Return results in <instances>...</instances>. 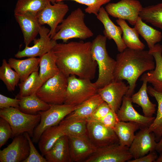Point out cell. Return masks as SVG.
<instances>
[{
	"label": "cell",
	"mask_w": 162,
	"mask_h": 162,
	"mask_svg": "<svg viewBox=\"0 0 162 162\" xmlns=\"http://www.w3.org/2000/svg\"><path fill=\"white\" fill-rule=\"evenodd\" d=\"M155 150L159 153L162 152V136L159 141L157 142Z\"/></svg>",
	"instance_id": "obj_45"
},
{
	"label": "cell",
	"mask_w": 162,
	"mask_h": 162,
	"mask_svg": "<svg viewBox=\"0 0 162 162\" xmlns=\"http://www.w3.org/2000/svg\"><path fill=\"white\" fill-rule=\"evenodd\" d=\"M88 121L83 119H73L65 118L59 124L62 128L65 135L81 136L87 135Z\"/></svg>",
	"instance_id": "obj_33"
},
{
	"label": "cell",
	"mask_w": 162,
	"mask_h": 162,
	"mask_svg": "<svg viewBox=\"0 0 162 162\" xmlns=\"http://www.w3.org/2000/svg\"><path fill=\"white\" fill-rule=\"evenodd\" d=\"M85 14L80 8L73 11L57 27L52 39L62 40L67 43L72 38L85 40L93 35L92 31L86 25Z\"/></svg>",
	"instance_id": "obj_4"
},
{
	"label": "cell",
	"mask_w": 162,
	"mask_h": 162,
	"mask_svg": "<svg viewBox=\"0 0 162 162\" xmlns=\"http://www.w3.org/2000/svg\"><path fill=\"white\" fill-rule=\"evenodd\" d=\"M105 126L113 129L120 121L117 113L111 110L104 117L98 121Z\"/></svg>",
	"instance_id": "obj_42"
},
{
	"label": "cell",
	"mask_w": 162,
	"mask_h": 162,
	"mask_svg": "<svg viewBox=\"0 0 162 162\" xmlns=\"http://www.w3.org/2000/svg\"><path fill=\"white\" fill-rule=\"evenodd\" d=\"M64 135L63 129L59 124L46 129L41 134L38 141V148L41 155L44 156L56 142Z\"/></svg>",
	"instance_id": "obj_28"
},
{
	"label": "cell",
	"mask_w": 162,
	"mask_h": 162,
	"mask_svg": "<svg viewBox=\"0 0 162 162\" xmlns=\"http://www.w3.org/2000/svg\"><path fill=\"white\" fill-rule=\"evenodd\" d=\"M132 103L130 97L126 95L124 96L122 105L117 113L120 121L137 123L141 128L149 127L155 117H148L140 114L134 108Z\"/></svg>",
	"instance_id": "obj_18"
},
{
	"label": "cell",
	"mask_w": 162,
	"mask_h": 162,
	"mask_svg": "<svg viewBox=\"0 0 162 162\" xmlns=\"http://www.w3.org/2000/svg\"><path fill=\"white\" fill-rule=\"evenodd\" d=\"M50 105V107L47 110L38 112L40 116V120L34 131L32 140L33 142H38L40 136L46 129L58 125L67 115L74 111L78 106L65 104Z\"/></svg>",
	"instance_id": "obj_8"
},
{
	"label": "cell",
	"mask_w": 162,
	"mask_h": 162,
	"mask_svg": "<svg viewBox=\"0 0 162 162\" xmlns=\"http://www.w3.org/2000/svg\"><path fill=\"white\" fill-rule=\"evenodd\" d=\"M141 80L143 82L142 86L137 92L131 96V99L132 103L141 107L144 116L152 117L155 112L156 105L150 101L148 95L146 73L142 76Z\"/></svg>",
	"instance_id": "obj_23"
},
{
	"label": "cell",
	"mask_w": 162,
	"mask_h": 162,
	"mask_svg": "<svg viewBox=\"0 0 162 162\" xmlns=\"http://www.w3.org/2000/svg\"><path fill=\"white\" fill-rule=\"evenodd\" d=\"M106 38L97 35L92 42V52L99 69L98 77L95 82L98 88L113 81V73L116 61L109 55L106 49Z\"/></svg>",
	"instance_id": "obj_3"
},
{
	"label": "cell",
	"mask_w": 162,
	"mask_h": 162,
	"mask_svg": "<svg viewBox=\"0 0 162 162\" xmlns=\"http://www.w3.org/2000/svg\"><path fill=\"white\" fill-rule=\"evenodd\" d=\"M148 127L143 128L135 135L129 148L133 158L137 159L155 150L157 142L154 133L150 132Z\"/></svg>",
	"instance_id": "obj_16"
},
{
	"label": "cell",
	"mask_w": 162,
	"mask_h": 162,
	"mask_svg": "<svg viewBox=\"0 0 162 162\" xmlns=\"http://www.w3.org/2000/svg\"><path fill=\"white\" fill-rule=\"evenodd\" d=\"M15 19L22 31L26 46L36 39L41 26L36 15L29 13L14 14Z\"/></svg>",
	"instance_id": "obj_19"
},
{
	"label": "cell",
	"mask_w": 162,
	"mask_h": 162,
	"mask_svg": "<svg viewBox=\"0 0 162 162\" xmlns=\"http://www.w3.org/2000/svg\"><path fill=\"white\" fill-rule=\"evenodd\" d=\"M148 51L154 58L155 67L146 73L147 82L155 91L162 92V45L156 44Z\"/></svg>",
	"instance_id": "obj_21"
},
{
	"label": "cell",
	"mask_w": 162,
	"mask_h": 162,
	"mask_svg": "<svg viewBox=\"0 0 162 162\" xmlns=\"http://www.w3.org/2000/svg\"><path fill=\"white\" fill-rule=\"evenodd\" d=\"M30 147L24 134L14 138L11 143L0 151V162H23L28 156Z\"/></svg>",
	"instance_id": "obj_14"
},
{
	"label": "cell",
	"mask_w": 162,
	"mask_h": 162,
	"mask_svg": "<svg viewBox=\"0 0 162 162\" xmlns=\"http://www.w3.org/2000/svg\"><path fill=\"white\" fill-rule=\"evenodd\" d=\"M111 110L109 105L104 101L96 109L87 121H98L107 115Z\"/></svg>",
	"instance_id": "obj_41"
},
{
	"label": "cell",
	"mask_w": 162,
	"mask_h": 162,
	"mask_svg": "<svg viewBox=\"0 0 162 162\" xmlns=\"http://www.w3.org/2000/svg\"><path fill=\"white\" fill-rule=\"evenodd\" d=\"M50 29L41 26L39 33L40 38L34 40V45L31 47L25 46L23 50L18 51L15 54V57L17 58L40 57L51 51L57 42L50 37Z\"/></svg>",
	"instance_id": "obj_13"
},
{
	"label": "cell",
	"mask_w": 162,
	"mask_h": 162,
	"mask_svg": "<svg viewBox=\"0 0 162 162\" xmlns=\"http://www.w3.org/2000/svg\"><path fill=\"white\" fill-rule=\"evenodd\" d=\"M40 62V57H30L23 60L11 58L9 59L8 62L18 74L21 82L33 72L38 71Z\"/></svg>",
	"instance_id": "obj_24"
},
{
	"label": "cell",
	"mask_w": 162,
	"mask_h": 162,
	"mask_svg": "<svg viewBox=\"0 0 162 162\" xmlns=\"http://www.w3.org/2000/svg\"><path fill=\"white\" fill-rule=\"evenodd\" d=\"M141 128L140 125L137 123L120 121L113 130L118 139L119 144L129 148L134 138L135 132Z\"/></svg>",
	"instance_id": "obj_26"
},
{
	"label": "cell",
	"mask_w": 162,
	"mask_h": 162,
	"mask_svg": "<svg viewBox=\"0 0 162 162\" xmlns=\"http://www.w3.org/2000/svg\"><path fill=\"white\" fill-rule=\"evenodd\" d=\"M13 130L8 123L4 119L0 118V147L4 145L10 138H12Z\"/></svg>",
	"instance_id": "obj_39"
},
{
	"label": "cell",
	"mask_w": 162,
	"mask_h": 162,
	"mask_svg": "<svg viewBox=\"0 0 162 162\" xmlns=\"http://www.w3.org/2000/svg\"><path fill=\"white\" fill-rule=\"evenodd\" d=\"M134 26L138 34L146 42L149 49L153 48L157 43L161 41V32L144 22L139 16Z\"/></svg>",
	"instance_id": "obj_31"
},
{
	"label": "cell",
	"mask_w": 162,
	"mask_h": 162,
	"mask_svg": "<svg viewBox=\"0 0 162 162\" xmlns=\"http://www.w3.org/2000/svg\"><path fill=\"white\" fill-rule=\"evenodd\" d=\"M156 150L149 152L146 155L137 159L128 161V162H154L158 158Z\"/></svg>",
	"instance_id": "obj_44"
},
{
	"label": "cell",
	"mask_w": 162,
	"mask_h": 162,
	"mask_svg": "<svg viewBox=\"0 0 162 162\" xmlns=\"http://www.w3.org/2000/svg\"><path fill=\"white\" fill-rule=\"evenodd\" d=\"M108 14L105 8L102 7L96 16L97 18L104 26V35L109 40H113L116 44L118 51L122 52L127 48L122 39V29L119 26L114 24Z\"/></svg>",
	"instance_id": "obj_20"
},
{
	"label": "cell",
	"mask_w": 162,
	"mask_h": 162,
	"mask_svg": "<svg viewBox=\"0 0 162 162\" xmlns=\"http://www.w3.org/2000/svg\"><path fill=\"white\" fill-rule=\"evenodd\" d=\"M147 91L151 96L155 98L158 103L156 116L148 127L149 131L154 134L156 140L158 142L162 136V92L155 91L151 86L147 87Z\"/></svg>",
	"instance_id": "obj_32"
},
{
	"label": "cell",
	"mask_w": 162,
	"mask_h": 162,
	"mask_svg": "<svg viewBox=\"0 0 162 162\" xmlns=\"http://www.w3.org/2000/svg\"><path fill=\"white\" fill-rule=\"evenodd\" d=\"M139 16L146 22L162 30V2L143 8Z\"/></svg>",
	"instance_id": "obj_35"
},
{
	"label": "cell",
	"mask_w": 162,
	"mask_h": 162,
	"mask_svg": "<svg viewBox=\"0 0 162 162\" xmlns=\"http://www.w3.org/2000/svg\"><path fill=\"white\" fill-rule=\"evenodd\" d=\"M67 78L60 71L44 82L37 92V95L49 104H64L66 96Z\"/></svg>",
	"instance_id": "obj_7"
},
{
	"label": "cell",
	"mask_w": 162,
	"mask_h": 162,
	"mask_svg": "<svg viewBox=\"0 0 162 162\" xmlns=\"http://www.w3.org/2000/svg\"><path fill=\"white\" fill-rule=\"evenodd\" d=\"M104 101L100 95L97 93L78 105L74 111L65 118L87 120L96 109Z\"/></svg>",
	"instance_id": "obj_25"
},
{
	"label": "cell",
	"mask_w": 162,
	"mask_h": 162,
	"mask_svg": "<svg viewBox=\"0 0 162 162\" xmlns=\"http://www.w3.org/2000/svg\"><path fill=\"white\" fill-rule=\"evenodd\" d=\"M132 158L129 147L116 143L97 148L84 162H124Z\"/></svg>",
	"instance_id": "obj_10"
},
{
	"label": "cell",
	"mask_w": 162,
	"mask_h": 162,
	"mask_svg": "<svg viewBox=\"0 0 162 162\" xmlns=\"http://www.w3.org/2000/svg\"><path fill=\"white\" fill-rule=\"evenodd\" d=\"M39 57V74L44 82L57 75L60 71L56 63V57L52 50Z\"/></svg>",
	"instance_id": "obj_30"
},
{
	"label": "cell",
	"mask_w": 162,
	"mask_h": 162,
	"mask_svg": "<svg viewBox=\"0 0 162 162\" xmlns=\"http://www.w3.org/2000/svg\"><path fill=\"white\" fill-rule=\"evenodd\" d=\"M50 2L49 0H18L14 14L29 13L37 16Z\"/></svg>",
	"instance_id": "obj_36"
},
{
	"label": "cell",
	"mask_w": 162,
	"mask_h": 162,
	"mask_svg": "<svg viewBox=\"0 0 162 162\" xmlns=\"http://www.w3.org/2000/svg\"><path fill=\"white\" fill-rule=\"evenodd\" d=\"M49 3L37 15L41 25L47 24L50 27L49 34L52 39L55 35L58 26L61 23L69 10L68 5L63 1Z\"/></svg>",
	"instance_id": "obj_11"
},
{
	"label": "cell",
	"mask_w": 162,
	"mask_h": 162,
	"mask_svg": "<svg viewBox=\"0 0 162 162\" xmlns=\"http://www.w3.org/2000/svg\"><path fill=\"white\" fill-rule=\"evenodd\" d=\"M0 117L10 124L13 130L12 138L25 132L32 137L35 128L39 124V114L31 115L21 111L18 108L11 107L0 109Z\"/></svg>",
	"instance_id": "obj_5"
},
{
	"label": "cell",
	"mask_w": 162,
	"mask_h": 162,
	"mask_svg": "<svg viewBox=\"0 0 162 162\" xmlns=\"http://www.w3.org/2000/svg\"><path fill=\"white\" fill-rule=\"evenodd\" d=\"M113 73V81L125 80L129 88L126 95L133 94L136 82L144 72L153 70L155 67L154 58L148 51L128 48L117 54Z\"/></svg>",
	"instance_id": "obj_2"
},
{
	"label": "cell",
	"mask_w": 162,
	"mask_h": 162,
	"mask_svg": "<svg viewBox=\"0 0 162 162\" xmlns=\"http://www.w3.org/2000/svg\"><path fill=\"white\" fill-rule=\"evenodd\" d=\"M52 4H53L56 2V0H49Z\"/></svg>",
	"instance_id": "obj_47"
},
{
	"label": "cell",
	"mask_w": 162,
	"mask_h": 162,
	"mask_svg": "<svg viewBox=\"0 0 162 162\" xmlns=\"http://www.w3.org/2000/svg\"><path fill=\"white\" fill-rule=\"evenodd\" d=\"M129 88L122 81H113L105 86L98 88L97 93L109 105L111 109L117 113L122 105L123 97Z\"/></svg>",
	"instance_id": "obj_15"
},
{
	"label": "cell",
	"mask_w": 162,
	"mask_h": 162,
	"mask_svg": "<svg viewBox=\"0 0 162 162\" xmlns=\"http://www.w3.org/2000/svg\"><path fill=\"white\" fill-rule=\"evenodd\" d=\"M116 22L122 29V39L127 48L136 50L144 49L145 45L140 40L139 34L134 27H130L123 19H118Z\"/></svg>",
	"instance_id": "obj_29"
},
{
	"label": "cell",
	"mask_w": 162,
	"mask_h": 162,
	"mask_svg": "<svg viewBox=\"0 0 162 162\" xmlns=\"http://www.w3.org/2000/svg\"><path fill=\"white\" fill-rule=\"evenodd\" d=\"M20 99L16 96L14 98H11L0 94V108L2 109L11 107L18 108Z\"/></svg>",
	"instance_id": "obj_43"
},
{
	"label": "cell",
	"mask_w": 162,
	"mask_h": 162,
	"mask_svg": "<svg viewBox=\"0 0 162 162\" xmlns=\"http://www.w3.org/2000/svg\"><path fill=\"white\" fill-rule=\"evenodd\" d=\"M44 82L38 71H34L25 80L18 83L20 91L18 95L23 97L36 94Z\"/></svg>",
	"instance_id": "obj_34"
},
{
	"label": "cell",
	"mask_w": 162,
	"mask_h": 162,
	"mask_svg": "<svg viewBox=\"0 0 162 162\" xmlns=\"http://www.w3.org/2000/svg\"><path fill=\"white\" fill-rule=\"evenodd\" d=\"M155 162H162V152L160 153V154Z\"/></svg>",
	"instance_id": "obj_46"
},
{
	"label": "cell",
	"mask_w": 162,
	"mask_h": 162,
	"mask_svg": "<svg viewBox=\"0 0 162 162\" xmlns=\"http://www.w3.org/2000/svg\"><path fill=\"white\" fill-rule=\"evenodd\" d=\"M68 137L71 162H84L97 149L87 135Z\"/></svg>",
	"instance_id": "obj_17"
},
{
	"label": "cell",
	"mask_w": 162,
	"mask_h": 162,
	"mask_svg": "<svg viewBox=\"0 0 162 162\" xmlns=\"http://www.w3.org/2000/svg\"><path fill=\"white\" fill-rule=\"evenodd\" d=\"M65 0L72 1L84 4L87 6L85 10L86 13L97 16L102 6L108 3L111 0H56V2Z\"/></svg>",
	"instance_id": "obj_38"
},
{
	"label": "cell",
	"mask_w": 162,
	"mask_h": 162,
	"mask_svg": "<svg viewBox=\"0 0 162 162\" xmlns=\"http://www.w3.org/2000/svg\"><path fill=\"white\" fill-rule=\"evenodd\" d=\"M143 8L138 0H120L117 3H107L105 9L112 17L126 20L134 26Z\"/></svg>",
	"instance_id": "obj_9"
},
{
	"label": "cell",
	"mask_w": 162,
	"mask_h": 162,
	"mask_svg": "<svg viewBox=\"0 0 162 162\" xmlns=\"http://www.w3.org/2000/svg\"><path fill=\"white\" fill-rule=\"evenodd\" d=\"M16 96L20 99L18 109L23 113L36 115L38 112L47 110L50 107V105L40 99L36 94L26 96Z\"/></svg>",
	"instance_id": "obj_27"
},
{
	"label": "cell",
	"mask_w": 162,
	"mask_h": 162,
	"mask_svg": "<svg viewBox=\"0 0 162 162\" xmlns=\"http://www.w3.org/2000/svg\"><path fill=\"white\" fill-rule=\"evenodd\" d=\"M87 121V136L97 148L119 143L118 139L113 129L105 126L98 121Z\"/></svg>",
	"instance_id": "obj_12"
},
{
	"label": "cell",
	"mask_w": 162,
	"mask_h": 162,
	"mask_svg": "<svg viewBox=\"0 0 162 162\" xmlns=\"http://www.w3.org/2000/svg\"><path fill=\"white\" fill-rule=\"evenodd\" d=\"M59 71L91 80L95 77L97 64L92 52V42L71 41L58 43L52 49Z\"/></svg>",
	"instance_id": "obj_1"
},
{
	"label": "cell",
	"mask_w": 162,
	"mask_h": 162,
	"mask_svg": "<svg viewBox=\"0 0 162 162\" xmlns=\"http://www.w3.org/2000/svg\"><path fill=\"white\" fill-rule=\"evenodd\" d=\"M8 62L4 59L0 67V79L5 85L8 91L12 92L18 85L20 78L18 74L12 69Z\"/></svg>",
	"instance_id": "obj_37"
},
{
	"label": "cell",
	"mask_w": 162,
	"mask_h": 162,
	"mask_svg": "<svg viewBox=\"0 0 162 162\" xmlns=\"http://www.w3.org/2000/svg\"><path fill=\"white\" fill-rule=\"evenodd\" d=\"M47 162H70L68 137H61L44 156Z\"/></svg>",
	"instance_id": "obj_22"
},
{
	"label": "cell",
	"mask_w": 162,
	"mask_h": 162,
	"mask_svg": "<svg viewBox=\"0 0 162 162\" xmlns=\"http://www.w3.org/2000/svg\"><path fill=\"white\" fill-rule=\"evenodd\" d=\"M24 134L29 143L30 152L28 156L23 162H47L46 158L41 155L36 149L29 134L27 132H25Z\"/></svg>",
	"instance_id": "obj_40"
},
{
	"label": "cell",
	"mask_w": 162,
	"mask_h": 162,
	"mask_svg": "<svg viewBox=\"0 0 162 162\" xmlns=\"http://www.w3.org/2000/svg\"><path fill=\"white\" fill-rule=\"evenodd\" d=\"M66 96L64 104L77 106L97 93L98 88L89 79L71 75L67 78Z\"/></svg>",
	"instance_id": "obj_6"
}]
</instances>
